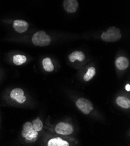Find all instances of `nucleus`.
Instances as JSON below:
<instances>
[{
  "label": "nucleus",
  "mask_w": 130,
  "mask_h": 146,
  "mask_svg": "<svg viewBox=\"0 0 130 146\" xmlns=\"http://www.w3.org/2000/svg\"><path fill=\"white\" fill-rule=\"evenodd\" d=\"M24 137L26 139V143L35 142L36 141L38 137V132H36V131L33 129L31 132L27 133Z\"/></svg>",
  "instance_id": "obj_12"
},
{
  "label": "nucleus",
  "mask_w": 130,
  "mask_h": 146,
  "mask_svg": "<svg viewBox=\"0 0 130 146\" xmlns=\"http://www.w3.org/2000/svg\"><path fill=\"white\" fill-rule=\"evenodd\" d=\"M33 129V125L31 122H26L23 125V130H22V136L24 137L27 133L31 132V131Z\"/></svg>",
  "instance_id": "obj_16"
},
{
  "label": "nucleus",
  "mask_w": 130,
  "mask_h": 146,
  "mask_svg": "<svg viewBox=\"0 0 130 146\" xmlns=\"http://www.w3.org/2000/svg\"><path fill=\"white\" fill-rule=\"evenodd\" d=\"M63 6L66 12L68 13L75 12L79 7L78 0H64Z\"/></svg>",
  "instance_id": "obj_6"
},
{
  "label": "nucleus",
  "mask_w": 130,
  "mask_h": 146,
  "mask_svg": "<svg viewBox=\"0 0 130 146\" xmlns=\"http://www.w3.org/2000/svg\"><path fill=\"white\" fill-rule=\"evenodd\" d=\"M121 33L120 29L115 27H110L106 32L102 33L101 38L106 42H116L121 38Z\"/></svg>",
  "instance_id": "obj_1"
},
{
  "label": "nucleus",
  "mask_w": 130,
  "mask_h": 146,
  "mask_svg": "<svg viewBox=\"0 0 130 146\" xmlns=\"http://www.w3.org/2000/svg\"><path fill=\"white\" fill-rule=\"evenodd\" d=\"M13 27L16 32L22 33L27 30L29 24L27 22L23 20H15L13 22Z\"/></svg>",
  "instance_id": "obj_7"
},
{
  "label": "nucleus",
  "mask_w": 130,
  "mask_h": 146,
  "mask_svg": "<svg viewBox=\"0 0 130 146\" xmlns=\"http://www.w3.org/2000/svg\"><path fill=\"white\" fill-rule=\"evenodd\" d=\"M43 68L47 72H52L54 70V65L50 58H46L43 60Z\"/></svg>",
  "instance_id": "obj_13"
},
{
  "label": "nucleus",
  "mask_w": 130,
  "mask_h": 146,
  "mask_svg": "<svg viewBox=\"0 0 130 146\" xmlns=\"http://www.w3.org/2000/svg\"><path fill=\"white\" fill-rule=\"evenodd\" d=\"M125 90L127 91V92H129L130 91V85L129 84H127L126 86H125Z\"/></svg>",
  "instance_id": "obj_18"
},
{
  "label": "nucleus",
  "mask_w": 130,
  "mask_h": 146,
  "mask_svg": "<svg viewBox=\"0 0 130 146\" xmlns=\"http://www.w3.org/2000/svg\"><path fill=\"white\" fill-rule=\"evenodd\" d=\"M33 129L36 132H40L42 129L43 127V124L42 121L39 119L37 118L33 121Z\"/></svg>",
  "instance_id": "obj_17"
},
{
  "label": "nucleus",
  "mask_w": 130,
  "mask_h": 146,
  "mask_svg": "<svg viewBox=\"0 0 130 146\" xmlns=\"http://www.w3.org/2000/svg\"><path fill=\"white\" fill-rule=\"evenodd\" d=\"M32 42L36 46L45 47L49 46L51 42L50 37L44 31H39L35 33L32 37Z\"/></svg>",
  "instance_id": "obj_2"
},
{
  "label": "nucleus",
  "mask_w": 130,
  "mask_h": 146,
  "mask_svg": "<svg viewBox=\"0 0 130 146\" xmlns=\"http://www.w3.org/2000/svg\"><path fill=\"white\" fill-rule=\"evenodd\" d=\"M129 62L128 59L124 56L119 57L115 61V66L121 70H124L126 69L129 66Z\"/></svg>",
  "instance_id": "obj_8"
},
{
  "label": "nucleus",
  "mask_w": 130,
  "mask_h": 146,
  "mask_svg": "<svg viewBox=\"0 0 130 146\" xmlns=\"http://www.w3.org/2000/svg\"><path fill=\"white\" fill-rule=\"evenodd\" d=\"M57 133L62 135H69L74 132L73 126L65 122H60L55 128Z\"/></svg>",
  "instance_id": "obj_4"
},
{
  "label": "nucleus",
  "mask_w": 130,
  "mask_h": 146,
  "mask_svg": "<svg viewBox=\"0 0 130 146\" xmlns=\"http://www.w3.org/2000/svg\"><path fill=\"white\" fill-rule=\"evenodd\" d=\"M48 146H68L69 143L60 137L50 139L47 144Z\"/></svg>",
  "instance_id": "obj_10"
},
{
  "label": "nucleus",
  "mask_w": 130,
  "mask_h": 146,
  "mask_svg": "<svg viewBox=\"0 0 130 146\" xmlns=\"http://www.w3.org/2000/svg\"><path fill=\"white\" fill-rule=\"evenodd\" d=\"M76 105L78 109L85 114H89L94 109L92 102L85 98H79L76 102Z\"/></svg>",
  "instance_id": "obj_3"
},
{
  "label": "nucleus",
  "mask_w": 130,
  "mask_h": 146,
  "mask_svg": "<svg viewBox=\"0 0 130 146\" xmlns=\"http://www.w3.org/2000/svg\"><path fill=\"white\" fill-rule=\"evenodd\" d=\"M27 59L25 55H16L13 57V62L17 65H21L26 62Z\"/></svg>",
  "instance_id": "obj_15"
},
{
  "label": "nucleus",
  "mask_w": 130,
  "mask_h": 146,
  "mask_svg": "<svg viewBox=\"0 0 130 146\" xmlns=\"http://www.w3.org/2000/svg\"><path fill=\"white\" fill-rule=\"evenodd\" d=\"M69 60L71 62H74L76 60H78L80 62H82L85 60V55L81 51H74L73 53H71L69 56Z\"/></svg>",
  "instance_id": "obj_9"
},
{
  "label": "nucleus",
  "mask_w": 130,
  "mask_h": 146,
  "mask_svg": "<svg viewBox=\"0 0 130 146\" xmlns=\"http://www.w3.org/2000/svg\"><path fill=\"white\" fill-rule=\"evenodd\" d=\"M96 74V69L94 67H90L88 68L87 72L83 76V79L86 82H88L91 80Z\"/></svg>",
  "instance_id": "obj_14"
},
{
  "label": "nucleus",
  "mask_w": 130,
  "mask_h": 146,
  "mask_svg": "<svg viewBox=\"0 0 130 146\" xmlns=\"http://www.w3.org/2000/svg\"><path fill=\"white\" fill-rule=\"evenodd\" d=\"M116 103L121 108L128 109L130 107V100L123 96H119L116 99Z\"/></svg>",
  "instance_id": "obj_11"
},
{
  "label": "nucleus",
  "mask_w": 130,
  "mask_h": 146,
  "mask_svg": "<svg viewBox=\"0 0 130 146\" xmlns=\"http://www.w3.org/2000/svg\"><path fill=\"white\" fill-rule=\"evenodd\" d=\"M11 97L17 101L18 103L22 104L26 100V97L24 96V92L21 89H15L12 90L10 94Z\"/></svg>",
  "instance_id": "obj_5"
}]
</instances>
